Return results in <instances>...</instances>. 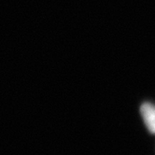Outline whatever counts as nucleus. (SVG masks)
Listing matches in <instances>:
<instances>
[{
    "mask_svg": "<svg viewBox=\"0 0 155 155\" xmlns=\"http://www.w3.org/2000/svg\"><path fill=\"white\" fill-rule=\"evenodd\" d=\"M140 113L148 130L155 134V104L144 102L140 107Z\"/></svg>",
    "mask_w": 155,
    "mask_h": 155,
    "instance_id": "obj_1",
    "label": "nucleus"
}]
</instances>
